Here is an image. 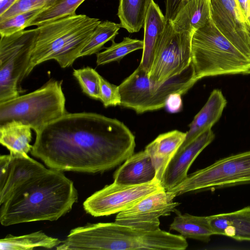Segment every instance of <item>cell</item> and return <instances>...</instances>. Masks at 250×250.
<instances>
[{
	"label": "cell",
	"mask_w": 250,
	"mask_h": 250,
	"mask_svg": "<svg viewBox=\"0 0 250 250\" xmlns=\"http://www.w3.org/2000/svg\"><path fill=\"white\" fill-rule=\"evenodd\" d=\"M36 134L31 154L61 171L112 169L133 155L136 146L123 122L93 112L66 113Z\"/></svg>",
	"instance_id": "cell-1"
},
{
	"label": "cell",
	"mask_w": 250,
	"mask_h": 250,
	"mask_svg": "<svg viewBox=\"0 0 250 250\" xmlns=\"http://www.w3.org/2000/svg\"><path fill=\"white\" fill-rule=\"evenodd\" d=\"M62 172L47 169L15 190L1 205V224L55 221L69 212L78 201V191Z\"/></svg>",
	"instance_id": "cell-2"
},
{
	"label": "cell",
	"mask_w": 250,
	"mask_h": 250,
	"mask_svg": "<svg viewBox=\"0 0 250 250\" xmlns=\"http://www.w3.org/2000/svg\"><path fill=\"white\" fill-rule=\"evenodd\" d=\"M186 239L159 229L145 231L115 222L88 223L71 229L57 250H184Z\"/></svg>",
	"instance_id": "cell-3"
},
{
	"label": "cell",
	"mask_w": 250,
	"mask_h": 250,
	"mask_svg": "<svg viewBox=\"0 0 250 250\" xmlns=\"http://www.w3.org/2000/svg\"><path fill=\"white\" fill-rule=\"evenodd\" d=\"M101 22L99 19L76 14L37 26L25 77L37 65L49 60L56 61L62 68L72 65Z\"/></svg>",
	"instance_id": "cell-4"
},
{
	"label": "cell",
	"mask_w": 250,
	"mask_h": 250,
	"mask_svg": "<svg viewBox=\"0 0 250 250\" xmlns=\"http://www.w3.org/2000/svg\"><path fill=\"white\" fill-rule=\"evenodd\" d=\"M191 50V64L198 80L219 75L250 74V59L217 28L211 17L194 32Z\"/></svg>",
	"instance_id": "cell-5"
},
{
	"label": "cell",
	"mask_w": 250,
	"mask_h": 250,
	"mask_svg": "<svg viewBox=\"0 0 250 250\" xmlns=\"http://www.w3.org/2000/svg\"><path fill=\"white\" fill-rule=\"evenodd\" d=\"M62 80L50 79L31 92L0 103V125L18 121L37 132L67 112Z\"/></svg>",
	"instance_id": "cell-6"
},
{
	"label": "cell",
	"mask_w": 250,
	"mask_h": 250,
	"mask_svg": "<svg viewBox=\"0 0 250 250\" xmlns=\"http://www.w3.org/2000/svg\"><path fill=\"white\" fill-rule=\"evenodd\" d=\"M198 81L190 65L180 74L168 80L157 89L149 80L148 73L140 65L118 86L121 105L137 113L165 107L167 97L172 93L185 94Z\"/></svg>",
	"instance_id": "cell-7"
},
{
	"label": "cell",
	"mask_w": 250,
	"mask_h": 250,
	"mask_svg": "<svg viewBox=\"0 0 250 250\" xmlns=\"http://www.w3.org/2000/svg\"><path fill=\"white\" fill-rule=\"evenodd\" d=\"M37 33L36 28L0 36V103L22 92L20 84L25 77Z\"/></svg>",
	"instance_id": "cell-8"
},
{
	"label": "cell",
	"mask_w": 250,
	"mask_h": 250,
	"mask_svg": "<svg viewBox=\"0 0 250 250\" xmlns=\"http://www.w3.org/2000/svg\"><path fill=\"white\" fill-rule=\"evenodd\" d=\"M250 184V150L220 159L188 175L179 185L167 190L175 196L185 193Z\"/></svg>",
	"instance_id": "cell-9"
},
{
	"label": "cell",
	"mask_w": 250,
	"mask_h": 250,
	"mask_svg": "<svg viewBox=\"0 0 250 250\" xmlns=\"http://www.w3.org/2000/svg\"><path fill=\"white\" fill-rule=\"evenodd\" d=\"M193 33L189 31L177 32L171 22L167 21L148 74L149 80L155 89L190 65Z\"/></svg>",
	"instance_id": "cell-10"
},
{
	"label": "cell",
	"mask_w": 250,
	"mask_h": 250,
	"mask_svg": "<svg viewBox=\"0 0 250 250\" xmlns=\"http://www.w3.org/2000/svg\"><path fill=\"white\" fill-rule=\"evenodd\" d=\"M165 189L156 178L140 185H124L113 182L105 186L88 198L83 204L85 211L94 217L108 216L131 207L142 199Z\"/></svg>",
	"instance_id": "cell-11"
},
{
	"label": "cell",
	"mask_w": 250,
	"mask_h": 250,
	"mask_svg": "<svg viewBox=\"0 0 250 250\" xmlns=\"http://www.w3.org/2000/svg\"><path fill=\"white\" fill-rule=\"evenodd\" d=\"M175 197L172 192L165 189L151 194L118 213L115 222L145 231L158 230L160 217L170 215L179 205L174 202Z\"/></svg>",
	"instance_id": "cell-12"
},
{
	"label": "cell",
	"mask_w": 250,
	"mask_h": 250,
	"mask_svg": "<svg viewBox=\"0 0 250 250\" xmlns=\"http://www.w3.org/2000/svg\"><path fill=\"white\" fill-rule=\"evenodd\" d=\"M211 16L217 28L250 59V25L237 0H211Z\"/></svg>",
	"instance_id": "cell-13"
},
{
	"label": "cell",
	"mask_w": 250,
	"mask_h": 250,
	"mask_svg": "<svg viewBox=\"0 0 250 250\" xmlns=\"http://www.w3.org/2000/svg\"><path fill=\"white\" fill-rule=\"evenodd\" d=\"M47 169L28 154L1 155L0 156V205L18 188Z\"/></svg>",
	"instance_id": "cell-14"
},
{
	"label": "cell",
	"mask_w": 250,
	"mask_h": 250,
	"mask_svg": "<svg viewBox=\"0 0 250 250\" xmlns=\"http://www.w3.org/2000/svg\"><path fill=\"white\" fill-rule=\"evenodd\" d=\"M215 137L212 129H208L186 147L178 149L167 165L161 181L166 190L174 188L185 180L190 166Z\"/></svg>",
	"instance_id": "cell-15"
},
{
	"label": "cell",
	"mask_w": 250,
	"mask_h": 250,
	"mask_svg": "<svg viewBox=\"0 0 250 250\" xmlns=\"http://www.w3.org/2000/svg\"><path fill=\"white\" fill-rule=\"evenodd\" d=\"M214 235L250 241V206L234 211L208 216Z\"/></svg>",
	"instance_id": "cell-16"
},
{
	"label": "cell",
	"mask_w": 250,
	"mask_h": 250,
	"mask_svg": "<svg viewBox=\"0 0 250 250\" xmlns=\"http://www.w3.org/2000/svg\"><path fill=\"white\" fill-rule=\"evenodd\" d=\"M227 104V101L222 91L213 90L207 102L189 125L185 139L178 149L186 147L202 133L211 129L220 119Z\"/></svg>",
	"instance_id": "cell-17"
},
{
	"label": "cell",
	"mask_w": 250,
	"mask_h": 250,
	"mask_svg": "<svg viewBox=\"0 0 250 250\" xmlns=\"http://www.w3.org/2000/svg\"><path fill=\"white\" fill-rule=\"evenodd\" d=\"M167 21L159 5L152 0L144 22V47L140 65L148 74L156 47L166 28Z\"/></svg>",
	"instance_id": "cell-18"
},
{
	"label": "cell",
	"mask_w": 250,
	"mask_h": 250,
	"mask_svg": "<svg viewBox=\"0 0 250 250\" xmlns=\"http://www.w3.org/2000/svg\"><path fill=\"white\" fill-rule=\"evenodd\" d=\"M156 170L148 154L145 151L133 154L113 175L114 182L124 185H140L156 178Z\"/></svg>",
	"instance_id": "cell-19"
},
{
	"label": "cell",
	"mask_w": 250,
	"mask_h": 250,
	"mask_svg": "<svg viewBox=\"0 0 250 250\" xmlns=\"http://www.w3.org/2000/svg\"><path fill=\"white\" fill-rule=\"evenodd\" d=\"M186 133L175 130L159 135L146 147L161 182L169 162L184 142Z\"/></svg>",
	"instance_id": "cell-20"
},
{
	"label": "cell",
	"mask_w": 250,
	"mask_h": 250,
	"mask_svg": "<svg viewBox=\"0 0 250 250\" xmlns=\"http://www.w3.org/2000/svg\"><path fill=\"white\" fill-rule=\"evenodd\" d=\"M211 0H189L171 22L177 32H194L211 18Z\"/></svg>",
	"instance_id": "cell-21"
},
{
	"label": "cell",
	"mask_w": 250,
	"mask_h": 250,
	"mask_svg": "<svg viewBox=\"0 0 250 250\" xmlns=\"http://www.w3.org/2000/svg\"><path fill=\"white\" fill-rule=\"evenodd\" d=\"M31 128L18 121L0 125V143L10 153L25 155L30 152L32 146Z\"/></svg>",
	"instance_id": "cell-22"
},
{
	"label": "cell",
	"mask_w": 250,
	"mask_h": 250,
	"mask_svg": "<svg viewBox=\"0 0 250 250\" xmlns=\"http://www.w3.org/2000/svg\"><path fill=\"white\" fill-rule=\"evenodd\" d=\"M170 230L178 232L185 238L208 242L213 235L208 216H197L188 213L178 214L170 225Z\"/></svg>",
	"instance_id": "cell-23"
},
{
	"label": "cell",
	"mask_w": 250,
	"mask_h": 250,
	"mask_svg": "<svg viewBox=\"0 0 250 250\" xmlns=\"http://www.w3.org/2000/svg\"><path fill=\"white\" fill-rule=\"evenodd\" d=\"M152 0H120L117 16L121 27L129 33L139 32L144 25Z\"/></svg>",
	"instance_id": "cell-24"
},
{
	"label": "cell",
	"mask_w": 250,
	"mask_h": 250,
	"mask_svg": "<svg viewBox=\"0 0 250 250\" xmlns=\"http://www.w3.org/2000/svg\"><path fill=\"white\" fill-rule=\"evenodd\" d=\"M62 241L50 237L41 231L15 236L8 235L0 240V249L3 250H31L37 248L52 249Z\"/></svg>",
	"instance_id": "cell-25"
},
{
	"label": "cell",
	"mask_w": 250,
	"mask_h": 250,
	"mask_svg": "<svg viewBox=\"0 0 250 250\" xmlns=\"http://www.w3.org/2000/svg\"><path fill=\"white\" fill-rule=\"evenodd\" d=\"M121 27L120 23L109 21H101L95 28L83 48L80 57L97 54L107 42L114 40Z\"/></svg>",
	"instance_id": "cell-26"
},
{
	"label": "cell",
	"mask_w": 250,
	"mask_h": 250,
	"mask_svg": "<svg viewBox=\"0 0 250 250\" xmlns=\"http://www.w3.org/2000/svg\"><path fill=\"white\" fill-rule=\"evenodd\" d=\"M144 47L143 40L124 37L123 41L116 43L112 41L111 45L101 52L96 54L98 65L121 60L126 55Z\"/></svg>",
	"instance_id": "cell-27"
},
{
	"label": "cell",
	"mask_w": 250,
	"mask_h": 250,
	"mask_svg": "<svg viewBox=\"0 0 250 250\" xmlns=\"http://www.w3.org/2000/svg\"><path fill=\"white\" fill-rule=\"evenodd\" d=\"M85 0H56L41 13L30 24L39 26L51 21L76 14L77 9Z\"/></svg>",
	"instance_id": "cell-28"
},
{
	"label": "cell",
	"mask_w": 250,
	"mask_h": 250,
	"mask_svg": "<svg viewBox=\"0 0 250 250\" xmlns=\"http://www.w3.org/2000/svg\"><path fill=\"white\" fill-rule=\"evenodd\" d=\"M48 7L26 11L0 21V36L10 35L29 27L34 19Z\"/></svg>",
	"instance_id": "cell-29"
},
{
	"label": "cell",
	"mask_w": 250,
	"mask_h": 250,
	"mask_svg": "<svg viewBox=\"0 0 250 250\" xmlns=\"http://www.w3.org/2000/svg\"><path fill=\"white\" fill-rule=\"evenodd\" d=\"M73 75L84 93L91 98L100 100L101 75L94 69L87 66L74 69Z\"/></svg>",
	"instance_id": "cell-30"
},
{
	"label": "cell",
	"mask_w": 250,
	"mask_h": 250,
	"mask_svg": "<svg viewBox=\"0 0 250 250\" xmlns=\"http://www.w3.org/2000/svg\"><path fill=\"white\" fill-rule=\"evenodd\" d=\"M56 0H17L5 12L0 15V21L26 11L47 7Z\"/></svg>",
	"instance_id": "cell-31"
},
{
	"label": "cell",
	"mask_w": 250,
	"mask_h": 250,
	"mask_svg": "<svg viewBox=\"0 0 250 250\" xmlns=\"http://www.w3.org/2000/svg\"><path fill=\"white\" fill-rule=\"evenodd\" d=\"M104 107L121 105V97L119 86L100 77V99Z\"/></svg>",
	"instance_id": "cell-32"
},
{
	"label": "cell",
	"mask_w": 250,
	"mask_h": 250,
	"mask_svg": "<svg viewBox=\"0 0 250 250\" xmlns=\"http://www.w3.org/2000/svg\"><path fill=\"white\" fill-rule=\"evenodd\" d=\"M189 0H166L165 17L168 22H171L176 15Z\"/></svg>",
	"instance_id": "cell-33"
},
{
	"label": "cell",
	"mask_w": 250,
	"mask_h": 250,
	"mask_svg": "<svg viewBox=\"0 0 250 250\" xmlns=\"http://www.w3.org/2000/svg\"><path fill=\"white\" fill-rule=\"evenodd\" d=\"M181 95L179 93H174L167 97L165 107L168 112L176 113L182 109L183 103Z\"/></svg>",
	"instance_id": "cell-34"
},
{
	"label": "cell",
	"mask_w": 250,
	"mask_h": 250,
	"mask_svg": "<svg viewBox=\"0 0 250 250\" xmlns=\"http://www.w3.org/2000/svg\"><path fill=\"white\" fill-rule=\"evenodd\" d=\"M244 15L250 25V0H237Z\"/></svg>",
	"instance_id": "cell-35"
},
{
	"label": "cell",
	"mask_w": 250,
	"mask_h": 250,
	"mask_svg": "<svg viewBox=\"0 0 250 250\" xmlns=\"http://www.w3.org/2000/svg\"><path fill=\"white\" fill-rule=\"evenodd\" d=\"M17 0H0V15L5 12Z\"/></svg>",
	"instance_id": "cell-36"
}]
</instances>
